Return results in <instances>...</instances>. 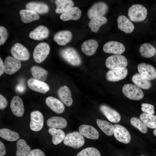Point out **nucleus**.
<instances>
[{
  "label": "nucleus",
  "instance_id": "5701e85b",
  "mask_svg": "<svg viewBox=\"0 0 156 156\" xmlns=\"http://www.w3.org/2000/svg\"><path fill=\"white\" fill-rule=\"evenodd\" d=\"M81 14V12L79 8L77 7H75L62 14L60 17L64 21L77 20L80 18Z\"/></svg>",
  "mask_w": 156,
  "mask_h": 156
},
{
  "label": "nucleus",
  "instance_id": "2eb2a0df",
  "mask_svg": "<svg viewBox=\"0 0 156 156\" xmlns=\"http://www.w3.org/2000/svg\"><path fill=\"white\" fill-rule=\"evenodd\" d=\"M10 107L15 116L18 117L23 116L24 112V106L22 100L19 96H16L13 98Z\"/></svg>",
  "mask_w": 156,
  "mask_h": 156
},
{
  "label": "nucleus",
  "instance_id": "8fccbe9b",
  "mask_svg": "<svg viewBox=\"0 0 156 156\" xmlns=\"http://www.w3.org/2000/svg\"><path fill=\"white\" fill-rule=\"evenodd\" d=\"M140 156H145V155H141Z\"/></svg>",
  "mask_w": 156,
  "mask_h": 156
},
{
  "label": "nucleus",
  "instance_id": "0eeeda50",
  "mask_svg": "<svg viewBox=\"0 0 156 156\" xmlns=\"http://www.w3.org/2000/svg\"><path fill=\"white\" fill-rule=\"evenodd\" d=\"M108 8L105 3L100 2L95 3L88 10L87 15L90 19L103 16L108 11Z\"/></svg>",
  "mask_w": 156,
  "mask_h": 156
},
{
  "label": "nucleus",
  "instance_id": "2f4dec72",
  "mask_svg": "<svg viewBox=\"0 0 156 156\" xmlns=\"http://www.w3.org/2000/svg\"><path fill=\"white\" fill-rule=\"evenodd\" d=\"M48 132L52 136V143L55 145L60 143L66 136L64 132L60 129L50 128L48 130Z\"/></svg>",
  "mask_w": 156,
  "mask_h": 156
},
{
  "label": "nucleus",
  "instance_id": "cd10ccee",
  "mask_svg": "<svg viewBox=\"0 0 156 156\" xmlns=\"http://www.w3.org/2000/svg\"><path fill=\"white\" fill-rule=\"evenodd\" d=\"M21 21L28 23L40 18L39 14L33 11L27 9L21 10L19 12Z\"/></svg>",
  "mask_w": 156,
  "mask_h": 156
},
{
  "label": "nucleus",
  "instance_id": "f03ea898",
  "mask_svg": "<svg viewBox=\"0 0 156 156\" xmlns=\"http://www.w3.org/2000/svg\"><path fill=\"white\" fill-rule=\"evenodd\" d=\"M128 64L127 58L121 55H115L108 57L105 61V65L111 70L120 69L126 68Z\"/></svg>",
  "mask_w": 156,
  "mask_h": 156
},
{
  "label": "nucleus",
  "instance_id": "6ab92c4d",
  "mask_svg": "<svg viewBox=\"0 0 156 156\" xmlns=\"http://www.w3.org/2000/svg\"><path fill=\"white\" fill-rule=\"evenodd\" d=\"M79 132L85 137L92 140H97L99 138L98 131L93 126L88 125H80L79 128Z\"/></svg>",
  "mask_w": 156,
  "mask_h": 156
},
{
  "label": "nucleus",
  "instance_id": "7ed1b4c3",
  "mask_svg": "<svg viewBox=\"0 0 156 156\" xmlns=\"http://www.w3.org/2000/svg\"><path fill=\"white\" fill-rule=\"evenodd\" d=\"M85 139L79 132L73 131L68 133L64 140L65 145L74 148H78L83 146L85 143Z\"/></svg>",
  "mask_w": 156,
  "mask_h": 156
},
{
  "label": "nucleus",
  "instance_id": "de8ad7c7",
  "mask_svg": "<svg viewBox=\"0 0 156 156\" xmlns=\"http://www.w3.org/2000/svg\"><path fill=\"white\" fill-rule=\"evenodd\" d=\"M4 72V64L2 59L0 58V76H1Z\"/></svg>",
  "mask_w": 156,
  "mask_h": 156
},
{
  "label": "nucleus",
  "instance_id": "e433bc0d",
  "mask_svg": "<svg viewBox=\"0 0 156 156\" xmlns=\"http://www.w3.org/2000/svg\"><path fill=\"white\" fill-rule=\"evenodd\" d=\"M0 137L10 142L16 141L20 138L18 133L7 128H2L0 129Z\"/></svg>",
  "mask_w": 156,
  "mask_h": 156
},
{
  "label": "nucleus",
  "instance_id": "a878e982",
  "mask_svg": "<svg viewBox=\"0 0 156 156\" xmlns=\"http://www.w3.org/2000/svg\"><path fill=\"white\" fill-rule=\"evenodd\" d=\"M26 9L33 11L40 14H44L48 12L49 7L46 4L41 2H31L26 5Z\"/></svg>",
  "mask_w": 156,
  "mask_h": 156
},
{
  "label": "nucleus",
  "instance_id": "1a4fd4ad",
  "mask_svg": "<svg viewBox=\"0 0 156 156\" xmlns=\"http://www.w3.org/2000/svg\"><path fill=\"white\" fill-rule=\"evenodd\" d=\"M44 123L43 116L40 112L35 110L31 112L29 127L31 130L34 131H40L43 128Z\"/></svg>",
  "mask_w": 156,
  "mask_h": 156
},
{
  "label": "nucleus",
  "instance_id": "c9c22d12",
  "mask_svg": "<svg viewBox=\"0 0 156 156\" xmlns=\"http://www.w3.org/2000/svg\"><path fill=\"white\" fill-rule=\"evenodd\" d=\"M107 21V18L104 16L95 17L90 21L88 25L92 31L96 33L101 26L105 23Z\"/></svg>",
  "mask_w": 156,
  "mask_h": 156
},
{
  "label": "nucleus",
  "instance_id": "79ce46f5",
  "mask_svg": "<svg viewBox=\"0 0 156 156\" xmlns=\"http://www.w3.org/2000/svg\"><path fill=\"white\" fill-rule=\"evenodd\" d=\"M0 45L3 44L8 37V32L6 29L3 26H0Z\"/></svg>",
  "mask_w": 156,
  "mask_h": 156
},
{
  "label": "nucleus",
  "instance_id": "a211bd4d",
  "mask_svg": "<svg viewBox=\"0 0 156 156\" xmlns=\"http://www.w3.org/2000/svg\"><path fill=\"white\" fill-rule=\"evenodd\" d=\"M118 28L126 34H130L133 31L135 27L131 22L126 16L121 15L117 19Z\"/></svg>",
  "mask_w": 156,
  "mask_h": 156
},
{
  "label": "nucleus",
  "instance_id": "4c0bfd02",
  "mask_svg": "<svg viewBox=\"0 0 156 156\" xmlns=\"http://www.w3.org/2000/svg\"><path fill=\"white\" fill-rule=\"evenodd\" d=\"M140 118L148 127L151 129L156 128V116L143 113L140 114Z\"/></svg>",
  "mask_w": 156,
  "mask_h": 156
},
{
  "label": "nucleus",
  "instance_id": "c85d7f7f",
  "mask_svg": "<svg viewBox=\"0 0 156 156\" xmlns=\"http://www.w3.org/2000/svg\"><path fill=\"white\" fill-rule=\"evenodd\" d=\"M31 74L34 79L40 81H45L48 74L47 71L38 66H34L30 68Z\"/></svg>",
  "mask_w": 156,
  "mask_h": 156
},
{
  "label": "nucleus",
  "instance_id": "9d476101",
  "mask_svg": "<svg viewBox=\"0 0 156 156\" xmlns=\"http://www.w3.org/2000/svg\"><path fill=\"white\" fill-rule=\"evenodd\" d=\"M114 134L116 139L123 143H129L131 141V136L127 129L119 124H114Z\"/></svg>",
  "mask_w": 156,
  "mask_h": 156
},
{
  "label": "nucleus",
  "instance_id": "72a5a7b5",
  "mask_svg": "<svg viewBox=\"0 0 156 156\" xmlns=\"http://www.w3.org/2000/svg\"><path fill=\"white\" fill-rule=\"evenodd\" d=\"M139 51L141 56L146 58L153 57L156 54V49L153 45L148 43H145L140 47Z\"/></svg>",
  "mask_w": 156,
  "mask_h": 156
},
{
  "label": "nucleus",
  "instance_id": "37998d69",
  "mask_svg": "<svg viewBox=\"0 0 156 156\" xmlns=\"http://www.w3.org/2000/svg\"><path fill=\"white\" fill-rule=\"evenodd\" d=\"M26 156H45V155L41 150L35 149L31 150Z\"/></svg>",
  "mask_w": 156,
  "mask_h": 156
},
{
  "label": "nucleus",
  "instance_id": "a18cd8bd",
  "mask_svg": "<svg viewBox=\"0 0 156 156\" xmlns=\"http://www.w3.org/2000/svg\"><path fill=\"white\" fill-rule=\"evenodd\" d=\"M25 90V85L23 84L19 83L17 85L16 87V90L18 92L23 93Z\"/></svg>",
  "mask_w": 156,
  "mask_h": 156
},
{
  "label": "nucleus",
  "instance_id": "ea45409f",
  "mask_svg": "<svg viewBox=\"0 0 156 156\" xmlns=\"http://www.w3.org/2000/svg\"><path fill=\"white\" fill-rule=\"evenodd\" d=\"M77 156H101L99 151L93 147H88L82 150Z\"/></svg>",
  "mask_w": 156,
  "mask_h": 156
},
{
  "label": "nucleus",
  "instance_id": "58836bf2",
  "mask_svg": "<svg viewBox=\"0 0 156 156\" xmlns=\"http://www.w3.org/2000/svg\"><path fill=\"white\" fill-rule=\"evenodd\" d=\"M131 124L137 128L141 133H146L148 131L147 127L140 119L136 117L132 118L130 120Z\"/></svg>",
  "mask_w": 156,
  "mask_h": 156
},
{
  "label": "nucleus",
  "instance_id": "a19ab883",
  "mask_svg": "<svg viewBox=\"0 0 156 156\" xmlns=\"http://www.w3.org/2000/svg\"><path fill=\"white\" fill-rule=\"evenodd\" d=\"M141 110L145 113L153 114H154V107L153 105L147 103L141 104Z\"/></svg>",
  "mask_w": 156,
  "mask_h": 156
},
{
  "label": "nucleus",
  "instance_id": "49530a36",
  "mask_svg": "<svg viewBox=\"0 0 156 156\" xmlns=\"http://www.w3.org/2000/svg\"><path fill=\"white\" fill-rule=\"evenodd\" d=\"M6 154L5 146L3 142L0 141V156H4Z\"/></svg>",
  "mask_w": 156,
  "mask_h": 156
},
{
  "label": "nucleus",
  "instance_id": "423d86ee",
  "mask_svg": "<svg viewBox=\"0 0 156 156\" xmlns=\"http://www.w3.org/2000/svg\"><path fill=\"white\" fill-rule=\"evenodd\" d=\"M50 47L46 42H41L38 44L34 49L33 57L36 62L40 63L43 62L49 54Z\"/></svg>",
  "mask_w": 156,
  "mask_h": 156
},
{
  "label": "nucleus",
  "instance_id": "473e14b6",
  "mask_svg": "<svg viewBox=\"0 0 156 156\" xmlns=\"http://www.w3.org/2000/svg\"><path fill=\"white\" fill-rule=\"evenodd\" d=\"M96 123L101 131L107 135L110 136L114 133V126L110 122L104 120L97 119Z\"/></svg>",
  "mask_w": 156,
  "mask_h": 156
},
{
  "label": "nucleus",
  "instance_id": "393cba45",
  "mask_svg": "<svg viewBox=\"0 0 156 156\" xmlns=\"http://www.w3.org/2000/svg\"><path fill=\"white\" fill-rule=\"evenodd\" d=\"M98 46L97 41L93 39H89L84 41L81 45V51L88 56L93 55L96 52Z\"/></svg>",
  "mask_w": 156,
  "mask_h": 156
},
{
  "label": "nucleus",
  "instance_id": "bb28decb",
  "mask_svg": "<svg viewBox=\"0 0 156 156\" xmlns=\"http://www.w3.org/2000/svg\"><path fill=\"white\" fill-rule=\"evenodd\" d=\"M47 124L50 128L63 129L65 128L67 125V122L64 118L58 116H52L48 119Z\"/></svg>",
  "mask_w": 156,
  "mask_h": 156
},
{
  "label": "nucleus",
  "instance_id": "ddd939ff",
  "mask_svg": "<svg viewBox=\"0 0 156 156\" xmlns=\"http://www.w3.org/2000/svg\"><path fill=\"white\" fill-rule=\"evenodd\" d=\"M103 50L106 53L121 55L125 51V48L124 45L121 43L111 41L104 44Z\"/></svg>",
  "mask_w": 156,
  "mask_h": 156
},
{
  "label": "nucleus",
  "instance_id": "3c124183",
  "mask_svg": "<svg viewBox=\"0 0 156 156\" xmlns=\"http://www.w3.org/2000/svg\"><path fill=\"white\" fill-rule=\"evenodd\" d=\"M122 156V155H119V156Z\"/></svg>",
  "mask_w": 156,
  "mask_h": 156
},
{
  "label": "nucleus",
  "instance_id": "9b49d317",
  "mask_svg": "<svg viewBox=\"0 0 156 156\" xmlns=\"http://www.w3.org/2000/svg\"><path fill=\"white\" fill-rule=\"evenodd\" d=\"M4 72L7 74H14L21 68V62L13 57L8 56L6 57L4 62Z\"/></svg>",
  "mask_w": 156,
  "mask_h": 156
},
{
  "label": "nucleus",
  "instance_id": "412c9836",
  "mask_svg": "<svg viewBox=\"0 0 156 156\" xmlns=\"http://www.w3.org/2000/svg\"><path fill=\"white\" fill-rule=\"evenodd\" d=\"M57 95L62 101L67 106H70L73 102L71 92L65 86L60 88L57 91Z\"/></svg>",
  "mask_w": 156,
  "mask_h": 156
},
{
  "label": "nucleus",
  "instance_id": "4468645a",
  "mask_svg": "<svg viewBox=\"0 0 156 156\" xmlns=\"http://www.w3.org/2000/svg\"><path fill=\"white\" fill-rule=\"evenodd\" d=\"M138 70L139 74L145 79L151 80L156 78V70L152 65L142 63L138 64Z\"/></svg>",
  "mask_w": 156,
  "mask_h": 156
},
{
  "label": "nucleus",
  "instance_id": "f704fd0d",
  "mask_svg": "<svg viewBox=\"0 0 156 156\" xmlns=\"http://www.w3.org/2000/svg\"><path fill=\"white\" fill-rule=\"evenodd\" d=\"M16 156H26L31 151V148L23 139L18 140L16 143Z\"/></svg>",
  "mask_w": 156,
  "mask_h": 156
},
{
  "label": "nucleus",
  "instance_id": "20e7f679",
  "mask_svg": "<svg viewBox=\"0 0 156 156\" xmlns=\"http://www.w3.org/2000/svg\"><path fill=\"white\" fill-rule=\"evenodd\" d=\"M62 58L69 64L73 66H78L81 63L80 57L74 48L68 47L62 49L60 51Z\"/></svg>",
  "mask_w": 156,
  "mask_h": 156
},
{
  "label": "nucleus",
  "instance_id": "b1692460",
  "mask_svg": "<svg viewBox=\"0 0 156 156\" xmlns=\"http://www.w3.org/2000/svg\"><path fill=\"white\" fill-rule=\"evenodd\" d=\"M49 31L45 26L40 25L31 31L29 34V37L35 40H40L47 38Z\"/></svg>",
  "mask_w": 156,
  "mask_h": 156
},
{
  "label": "nucleus",
  "instance_id": "09e8293b",
  "mask_svg": "<svg viewBox=\"0 0 156 156\" xmlns=\"http://www.w3.org/2000/svg\"><path fill=\"white\" fill-rule=\"evenodd\" d=\"M153 133L155 136H156V128L153 131Z\"/></svg>",
  "mask_w": 156,
  "mask_h": 156
},
{
  "label": "nucleus",
  "instance_id": "dca6fc26",
  "mask_svg": "<svg viewBox=\"0 0 156 156\" xmlns=\"http://www.w3.org/2000/svg\"><path fill=\"white\" fill-rule=\"evenodd\" d=\"M27 84L32 90L44 94L49 90V87L47 83L34 78L29 79L27 81Z\"/></svg>",
  "mask_w": 156,
  "mask_h": 156
},
{
  "label": "nucleus",
  "instance_id": "f257e3e1",
  "mask_svg": "<svg viewBox=\"0 0 156 156\" xmlns=\"http://www.w3.org/2000/svg\"><path fill=\"white\" fill-rule=\"evenodd\" d=\"M147 15V10L146 8L140 4H133L128 10V16L132 21H142L146 18Z\"/></svg>",
  "mask_w": 156,
  "mask_h": 156
},
{
  "label": "nucleus",
  "instance_id": "aec40b11",
  "mask_svg": "<svg viewBox=\"0 0 156 156\" xmlns=\"http://www.w3.org/2000/svg\"><path fill=\"white\" fill-rule=\"evenodd\" d=\"M47 105L53 111L57 114H61L64 111L65 107L60 100L53 97H48L46 99Z\"/></svg>",
  "mask_w": 156,
  "mask_h": 156
},
{
  "label": "nucleus",
  "instance_id": "f3484780",
  "mask_svg": "<svg viewBox=\"0 0 156 156\" xmlns=\"http://www.w3.org/2000/svg\"><path fill=\"white\" fill-rule=\"evenodd\" d=\"M128 74L127 68L109 70L106 75V79L109 81H118L125 78Z\"/></svg>",
  "mask_w": 156,
  "mask_h": 156
},
{
  "label": "nucleus",
  "instance_id": "4be33fe9",
  "mask_svg": "<svg viewBox=\"0 0 156 156\" xmlns=\"http://www.w3.org/2000/svg\"><path fill=\"white\" fill-rule=\"evenodd\" d=\"M72 34L68 30L60 31L55 34L53 39L57 44L60 46H65L72 39Z\"/></svg>",
  "mask_w": 156,
  "mask_h": 156
},
{
  "label": "nucleus",
  "instance_id": "f8f14e48",
  "mask_svg": "<svg viewBox=\"0 0 156 156\" xmlns=\"http://www.w3.org/2000/svg\"><path fill=\"white\" fill-rule=\"evenodd\" d=\"M100 111L110 122L117 123L121 119L119 113L114 109L105 104L100 105L99 107Z\"/></svg>",
  "mask_w": 156,
  "mask_h": 156
},
{
  "label": "nucleus",
  "instance_id": "6e6552de",
  "mask_svg": "<svg viewBox=\"0 0 156 156\" xmlns=\"http://www.w3.org/2000/svg\"><path fill=\"white\" fill-rule=\"evenodd\" d=\"M10 52L13 57L20 61L27 60L30 57L28 50L19 43H15L11 48Z\"/></svg>",
  "mask_w": 156,
  "mask_h": 156
},
{
  "label": "nucleus",
  "instance_id": "c756f323",
  "mask_svg": "<svg viewBox=\"0 0 156 156\" xmlns=\"http://www.w3.org/2000/svg\"><path fill=\"white\" fill-rule=\"evenodd\" d=\"M55 3L56 6L55 12L57 14L64 12L74 5L73 2L71 0H56L55 1Z\"/></svg>",
  "mask_w": 156,
  "mask_h": 156
},
{
  "label": "nucleus",
  "instance_id": "7c9ffc66",
  "mask_svg": "<svg viewBox=\"0 0 156 156\" xmlns=\"http://www.w3.org/2000/svg\"><path fill=\"white\" fill-rule=\"evenodd\" d=\"M132 81L136 86L144 89H148L151 86V83L150 81L145 79L139 73H136L133 75L132 77Z\"/></svg>",
  "mask_w": 156,
  "mask_h": 156
},
{
  "label": "nucleus",
  "instance_id": "c03bdc74",
  "mask_svg": "<svg viewBox=\"0 0 156 156\" xmlns=\"http://www.w3.org/2000/svg\"><path fill=\"white\" fill-rule=\"evenodd\" d=\"M8 102L6 98L1 94H0V109L2 110L5 108L7 106Z\"/></svg>",
  "mask_w": 156,
  "mask_h": 156
},
{
  "label": "nucleus",
  "instance_id": "39448f33",
  "mask_svg": "<svg viewBox=\"0 0 156 156\" xmlns=\"http://www.w3.org/2000/svg\"><path fill=\"white\" fill-rule=\"evenodd\" d=\"M122 90L125 95L131 100H139L142 99L144 96V94L142 89L135 85L125 84L123 87Z\"/></svg>",
  "mask_w": 156,
  "mask_h": 156
}]
</instances>
